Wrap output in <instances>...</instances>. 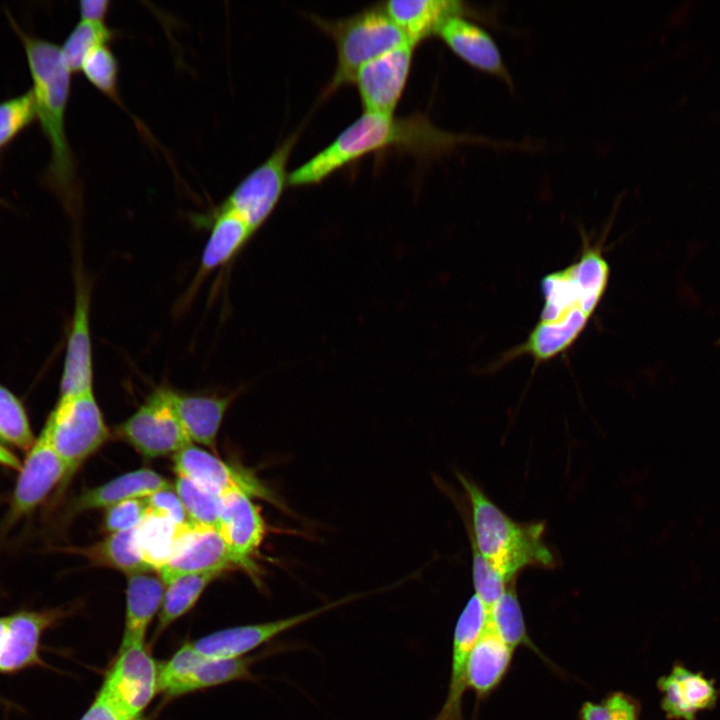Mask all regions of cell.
<instances>
[{
    "instance_id": "6da1fadb",
    "label": "cell",
    "mask_w": 720,
    "mask_h": 720,
    "mask_svg": "<svg viewBox=\"0 0 720 720\" xmlns=\"http://www.w3.org/2000/svg\"><path fill=\"white\" fill-rule=\"evenodd\" d=\"M578 258L546 274L540 281L543 306L527 339L501 360L527 355L536 365L569 350L578 340L602 298L610 278V265L599 243L583 239Z\"/></svg>"
},
{
    "instance_id": "7a4b0ae2",
    "label": "cell",
    "mask_w": 720,
    "mask_h": 720,
    "mask_svg": "<svg viewBox=\"0 0 720 720\" xmlns=\"http://www.w3.org/2000/svg\"><path fill=\"white\" fill-rule=\"evenodd\" d=\"M474 140L479 141L439 129L422 114L394 117L364 112L328 146L290 172L289 184H319L343 167L378 152L394 150L432 160Z\"/></svg>"
},
{
    "instance_id": "3957f363",
    "label": "cell",
    "mask_w": 720,
    "mask_h": 720,
    "mask_svg": "<svg viewBox=\"0 0 720 720\" xmlns=\"http://www.w3.org/2000/svg\"><path fill=\"white\" fill-rule=\"evenodd\" d=\"M6 14L25 52L36 119L50 146L45 180L65 204L73 205L79 196V183L65 126L72 73L58 45L27 33L9 12Z\"/></svg>"
},
{
    "instance_id": "277c9868",
    "label": "cell",
    "mask_w": 720,
    "mask_h": 720,
    "mask_svg": "<svg viewBox=\"0 0 720 720\" xmlns=\"http://www.w3.org/2000/svg\"><path fill=\"white\" fill-rule=\"evenodd\" d=\"M456 475L471 507L470 543L507 583L525 568L557 566L556 555L544 541V522L514 521L474 481Z\"/></svg>"
},
{
    "instance_id": "5b68a950",
    "label": "cell",
    "mask_w": 720,
    "mask_h": 720,
    "mask_svg": "<svg viewBox=\"0 0 720 720\" xmlns=\"http://www.w3.org/2000/svg\"><path fill=\"white\" fill-rule=\"evenodd\" d=\"M311 18L330 36L336 47V68L325 96L354 82L358 70L366 63L390 50L411 43L386 14L382 5L369 7L352 16L336 20L317 16Z\"/></svg>"
},
{
    "instance_id": "8992f818",
    "label": "cell",
    "mask_w": 720,
    "mask_h": 720,
    "mask_svg": "<svg viewBox=\"0 0 720 720\" xmlns=\"http://www.w3.org/2000/svg\"><path fill=\"white\" fill-rule=\"evenodd\" d=\"M42 432L66 467L61 492L78 468L110 437L93 391L59 398Z\"/></svg>"
},
{
    "instance_id": "52a82bcc",
    "label": "cell",
    "mask_w": 720,
    "mask_h": 720,
    "mask_svg": "<svg viewBox=\"0 0 720 720\" xmlns=\"http://www.w3.org/2000/svg\"><path fill=\"white\" fill-rule=\"evenodd\" d=\"M298 135L295 132L278 145L220 204L236 213L253 231L271 215L289 184L288 161Z\"/></svg>"
},
{
    "instance_id": "ba28073f",
    "label": "cell",
    "mask_w": 720,
    "mask_h": 720,
    "mask_svg": "<svg viewBox=\"0 0 720 720\" xmlns=\"http://www.w3.org/2000/svg\"><path fill=\"white\" fill-rule=\"evenodd\" d=\"M116 433L141 455L156 458L176 454L191 445L178 421L168 396V388L155 389Z\"/></svg>"
},
{
    "instance_id": "9c48e42d",
    "label": "cell",
    "mask_w": 720,
    "mask_h": 720,
    "mask_svg": "<svg viewBox=\"0 0 720 720\" xmlns=\"http://www.w3.org/2000/svg\"><path fill=\"white\" fill-rule=\"evenodd\" d=\"M253 658L211 659L187 642L158 666V690L176 697L250 677Z\"/></svg>"
},
{
    "instance_id": "30bf717a",
    "label": "cell",
    "mask_w": 720,
    "mask_h": 720,
    "mask_svg": "<svg viewBox=\"0 0 720 720\" xmlns=\"http://www.w3.org/2000/svg\"><path fill=\"white\" fill-rule=\"evenodd\" d=\"M100 691L131 717L142 712L158 691V664L145 641L122 642Z\"/></svg>"
},
{
    "instance_id": "8fae6325",
    "label": "cell",
    "mask_w": 720,
    "mask_h": 720,
    "mask_svg": "<svg viewBox=\"0 0 720 720\" xmlns=\"http://www.w3.org/2000/svg\"><path fill=\"white\" fill-rule=\"evenodd\" d=\"M253 497L232 491L221 496L217 530L228 546L237 568L245 570L261 585L260 569L255 561L266 535V524Z\"/></svg>"
},
{
    "instance_id": "7c38bea8",
    "label": "cell",
    "mask_w": 720,
    "mask_h": 720,
    "mask_svg": "<svg viewBox=\"0 0 720 720\" xmlns=\"http://www.w3.org/2000/svg\"><path fill=\"white\" fill-rule=\"evenodd\" d=\"M65 476V464L41 431L21 466L2 528L9 529L31 513L56 486L62 485Z\"/></svg>"
},
{
    "instance_id": "4fadbf2b",
    "label": "cell",
    "mask_w": 720,
    "mask_h": 720,
    "mask_svg": "<svg viewBox=\"0 0 720 720\" xmlns=\"http://www.w3.org/2000/svg\"><path fill=\"white\" fill-rule=\"evenodd\" d=\"M366 595L367 593L351 594L318 608L287 618L226 628L197 639L192 642V644L194 648L206 658H240L246 653L274 639L281 633Z\"/></svg>"
},
{
    "instance_id": "5bb4252c",
    "label": "cell",
    "mask_w": 720,
    "mask_h": 720,
    "mask_svg": "<svg viewBox=\"0 0 720 720\" xmlns=\"http://www.w3.org/2000/svg\"><path fill=\"white\" fill-rule=\"evenodd\" d=\"M415 47L404 44L358 70L353 83L365 113L393 116L408 81Z\"/></svg>"
},
{
    "instance_id": "9a60e30c",
    "label": "cell",
    "mask_w": 720,
    "mask_h": 720,
    "mask_svg": "<svg viewBox=\"0 0 720 720\" xmlns=\"http://www.w3.org/2000/svg\"><path fill=\"white\" fill-rule=\"evenodd\" d=\"M173 461L177 475L191 479L215 495L240 491L283 508L253 473L226 464L201 448L190 445L176 453Z\"/></svg>"
},
{
    "instance_id": "2e32d148",
    "label": "cell",
    "mask_w": 720,
    "mask_h": 720,
    "mask_svg": "<svg viewBox=\"0 0 720 720\" xmlns=\"http://www.w3.org/2000/svg\"><path fill=\"white\" fill-rule=\"evenodd\" d=\"M68 614L66 608H47L21 609L6 615L0 673L14 674L31 667L46 666L40 652L42 638Z\"/></svg>"
},
{
    "instance_id": "e0dca14e",
    "label": "cell",
    "mask_w": 720,
    "mask_h": 720,
    "mask_svg": "<svg viewBox=\"0 0 720 720\" xmlns=\"http://www.w3.org/2000/svg\"><path fill=\"white\" fill-rule=\"evenodd\" d=\"M237 567L216 528L187 523L171 558L156 572L164 584L196 573H220Z\"/></svg>"
},
{
    "instance_id": "ac0fdd59",
    "label": "cell",
    "mask_w": 720,
    "mask_h": 720,
    "mask_svg": "<svg viewBox=\"0 0 720 720\" xmlns=\"http://www.w3.org/2000/svg\"><path fill=\"white\" fill-rule=\"evenodd\" d=\"M76 292L71 328L68 335L63 370L60 379V397H72L93 391V363L90 335V294L80 277Z\"/></svg>"
},
{
    "instance_id": "d6986e66",
    "label": "cell",
    "mask_w": 720,
    "mask_h": 720,
    "mask_svg": "<svg viewBox=\"0 0 720 720\" xmlns=\"http://www.w3.org/2000/svg\"><path fill=\"white\" fill-rule=\"evenodd\" d=\"M488 618V609L474 594L455 625L448 692L434 720H463L462 700L467 689V667L474 644Z\"/></svg>"
},
{
    "instance_id": "ffe728a7",
    "label": "cell",
    "mask_w": 720,
    "mask_h": 720,
    "mask_svg": "<svg viewBox=\"0 0 720 720\" xmlns=\"http://www.w3.org/2000/svg\"><path fill=\"white\" fill-rule=\"evenodd\" d=\"M657 687L661 708L671 720H696L700 712L715 706L719 694L713 680L679 664L658 679Z\"/></svg>"
},
{
    "instance_id": "44dd1931",
    "label": "cell",
    "mask_w": 720,
    "mask_h": 720,
    "mask_svg": "<svg viewBox=\"0 0 720 720\" xmlns=\"http://www.w3.org/2000/svg\"><path fill=\"white\" fill-rule=\"evenodd\" d=\"M437 35L465 63L512 86L511 76L497 44L481 26L463 16H456L449 19Z\"/></svg>"
},
{
    "instance_id": "7402d4cb",
    "label": "cell",
    "mask_w": 720,
    "mask_h": 720,
    "mask_svg": "<svg viewBox=\"0 0 720 720\" xmlns=\"http://www.w3.org/2000/svg\"><path fill=\"white\" fill-rule=\"evenodd\" d=\"M382 8L416 46L437 35L449 19L463 16L466 10L457 0H391L382 3Z\"/></svg>"
},
{
    "instance_id": "603a6c76",
    "label": "cell",
    "mask_w": 720,
    "mask_h": 720,
    "mask_svg": "<svg viewBox=\"0 0 720 720\" xmlns=\"http://www.w3.org/2000/svg\"><path fill=\"white\" fill-rule=\"evenodd\" d=\"M512 650L487 621L474 644L467 667V688L478 701L487 698L503 681L513 659Z\"/></svg>"
},
{
    "instance_id": "cb8c5ba5",
    "label": "cell",
    "mask_w": 720,
    "mask_h": 720,
    "mask_svg": "<svg viewBox=\"0 0 720 720\" xmlns=\"http://www.w3.org/2000/svg\"><path fill=\"white\" fill-rule=\"evenodd\" d=\"M169 401L191 441L214 449L216 438L233 396H204L168 388Z\"/></svg>"
},
{
    "instance_id": "d4e9b609",
    "label": "cell",
    "mask_w": 720,
    "mask_h": 720,
    "mask_svg": "<svg viewBox=\"0 0 720 720\" xmlns=\"http://www.w3.org/2000/svg\"><path fill=\"white\" fill-rule=\"evenodd\" d=\"M169 487V482L151 469L143 468L125 473L105 484L83 491L68 505L66 519L84 511L108 508L124 500L145 498Z\"/></svg>"
},
{
    "instance_id": "484cf974",
    "label": "cell",
    "mask_w": 720,
    "mask_h": 720,
    "mask_svg": "<svg viewBox=\"0 0 720 720\" xmlns=\"http://www.w3.org/2000/svg\"><path fill=\"white\" fill-rule=\"evenodd\" d=\"M196 218L197 224H209L211 228L198 271V277H201L232 260L253 230L236 213L220 205Z\"/></svg>"
},
{
    "instance_id": "4316f807",
    "label": "cell",
    "mask_w": 720,
    "mask_h": 720,
    "mask_svg": "<svg viewBox=\"0 0 720 720\" xmlns=\"http://www.w3.org/2000/svg\"><path fill=\"white\" fill-rule=\"evenodd\" d=\"M164 585L160 577L149 573L128 576L122 642L145 641L147 628L161 607Z\"/></svg>"
},
{
    "instance_id": "83f0119b",
    "label": "cell",
    "mask_w": 720,
    "mask_h": 720,
    "mask_svg": "<svg viewBox=\"0 0 720 720\" xmlns=\"http://www.w3.org/2000/svg\"><path fill=\"white\" fill-rule=\"evenodd\" d=\"M134 530L111 533L88 547H70L65 550L86 557L94 565L117 569L125 574L150 573L153 570L141 557L134 539Z\"/></svg>"
},
{
    "instance_id": "f1b7e54d",
    "label": "cell",
    "mask_w": 720,
    "mask_h": 720,
    "mask_svg": "<svg viewBox=\"0 0 720 720\" xmlns=\"http://www.w3.org/2000/svg\"><path fill=\"white\" fill-rule=\"evenodd\" d=\"M186 524H175L165 517L148 511L135 528L136 547L153 571L157 572L171 558Z\"/></svg>"
},
{
    "instance_id": "f546056e",
    "label": "cell",
    "mask_w": 720,
    "mask_h": 720,
    "mask_svg": "<svg viewBox=\"0 0 720 720\" xmlns=\"http://www.w3.org/2000/svg\"><path fill=\"white\" fill-rule=\"evenodd\" d=\"M220 573L186 574L171 580L164 590L156 632L159 634L186 614L198 601L205 588Z\"/></svg>"
},
{
    "instance_id": "4dcf8cb0",
    "label": "cell",
    "mask_w": 720,
    "mask_h": 720,
    "mask_svg": "<svg viewBox=\"0 0 720 720\" xmlns=\"http://www.w3.org/2000/svg\"><path fill=\"white\" fill-rule=\"evenodd\" d=\"M488 621L498 636L512 649L525 646L541 655L529 637L522 609L518 600L515 580L501 597L489 608Z\"/></svg>"
},
{
    "instance_id": "1f68e13d",
    "label": "cell",
    "mask_w": 720,
    "mask_h": 720,
    "mask_svg": "<svg viewBox=\"0 0 720 720\" xmlns=\"http://www.w3.org/2000/svg\"><path fill=\"white\" fill-rule=\"evenodd\" d=\"M116 32L105 23L80 20L67 35L60 47L63 59L70 72L77 73L86 56L95 48L109 44Z\"/></svg>"
},
{
    "instance_id": "d6a6232c",
    "label": "cell",
    "mask_w": 720,
    "mask_h": 720,
    "mask_svg": "<svg viewBox=\"0 0 720 720\" xmlns=\"http://www.w3.org/2000/svg\"><path fill=\"white\" fill-rule=\"evenodd\" d=\"M175 492L180 498L190 523L216 528L221 510V496L202 488L191 479L178 475Z\"/></svg>"
},
{
    "instance_id": "836d02e7",
    "label": "cell",
    "mask_w": 720,
    "mask_h": 720,
    "mask_svg": "<svg viewBox=\"0 0 720 720\" xmlns=\"http://www.w3.org/2000/svg\"><path fill=\"white\" fill-rule=\"evenodd\" d=\"M0 442L29 450L35 438L22 402L0 384Z\"/></svg>"
},
{
    "instance_id": "e575fe53",
    "label": "cell",
    "mask_w": 720,
    "mask_h": 720,
    "mask_svg": "<svg viewBox=\"0 0 720 720\" xmlns=\"http://www.w3.org/2000/svg\"><path fill=\"white\" fill-rule=\"evenodd\" d=\"M81 71L96 89L118 101L119 63L108 44L92 50L84 59Z\"/></svg>"
},
{
    "instance_id": "d590c367",
    "label": "cell",
    "mask_w": 720,
    "mask_h": 720,
    "mask_svg": "<svg viewBox=\"0 0 720 720\" xmlns=\"http://www.w3.org/2000/svg\"><path fill=\"white\" fill-rule=\"evenodd\" d=\"M34 120H36V110L31 89L0 101V150L11 143Z\"/></svg>"
},
{
    "instance_id": "8d00e7d4",
    "label": "cell",
    "mask_w": 720,
    "mask_h": 720,
    "mask_svg": "<svg viewBox=\"0 0 720 720\" xmlns=\"http://www.w3.org/2000/svg\"><path fill=\"white\" fill-rule=\"evenodd\" d=\"M472 549V578L475 595L485 607L489 608L501 597L510 583H507L493 567L479 554L476 547Z\"/></svg>"
},
{
    "instance_id": "74e56055",
    "label": "cell",
    "mask_w": 720,
    "mask_h": 720,
    "mask_svg": "<svg viewBox=\"0 0 720 720\" xmlns=\"http://www.w3.org/2000/svg\"><path fill=\"white\" fill-rule=\"evenodd\" d=\"M148 512L144 498H133L116 503L108 508L103 519L107 532L116 533L135 529Z\"/></svg>"
},
{
    "instance_id": "f35d334b",
    "label": "cell",
    "mask_w": 720,
    "mask_h": 720,
    "mask_svg": "<svg viewBox=\"0 0 720 720\" xmlns=\"http://www.w3.org/2000/svg\"><path fill=\"white\" fill-rule=\"evenodd\" d=\"M148 511L178 525L189 522L183 504L171 487L158 490L144 498Z\"/></svg>"
},
{
    "instance_id": "ab89813d",
    "label": "cell",
    "mask_w": 720,
    "mask_h": 720,
    "mask_svg": "<svg viewBox=\"0 0 720 720\" xmlns=\"http://www.w3.org/2000/svg\"><path fill=\"white\" fill-rule=\"evenodd\" d=\"M79 720H146L143 716L131 717L99 690L95 699Z\"/></svg>"
},
{
    "instance_id": "60d3db41",
    "label": "cell",
    "mask_w": 720,
    "mask_h": 720,
    "mask_svg": "<svg viewBox=\"0 0 720 720\" xmlns=\"http://www.w3.org/2000/svg\"><path fill=\"white\" fill-rule=\"evenodd\" d=\"M604 702L609 708L608 720H641V707L632 696L615 691L608 694Z\"/></svg>"
},
{
    "instance_id": "b9f144b4",
    "label": "cell",
    "mask_w": 720,
    "mask_h": 720,
    "mask_svg": "<svg viewBox=\"0 0 720 720\" xmlns=\"http://www.w3.org/2000/svg\"><path fill=\"white\" fill-rule=\"evenodd\" d=\"M79 14L82 21L105 23V17L110 9L109 0H84L78 3Z\"/></svg>"
},
{
    "instance_id": "7bdbcfd3",
    "label": "cell",
    "mask_w": 720,
    "mask_h": 720,
    "mask_svg": "<svg viewBox=\"0 0 720 720\" xmlns=\"http://www.w3.org/2000/svg\"><path fill=\"white\" fill-rule=\"evenodd\" d=\"M0 465L19 472L22 463L12 451L0 443Z\"/></svg>"
},
{
    "instance_id": "ee69618b",
    "label": "cell",
    "mask_w": 720,
    "mask_h": 720,
    "mask_svg": "<svg viewBox=\"0 0 720 720\" xmlns=\"http://www.w3.org/2000/svg\"><path fill=\"white\" fill-rule=\"evenodd\" d=\"M5 632H6V619L5 616L0 617V656L3 650L4 646V640H5Z\"/></svg>"
},
{
    "instance_id": "f6af8a7d",
    "label": "cell",
    "mask_w": 720,
    "mask_h": 720,
    "mask_svg": "<svg viewBox=\"0 0 720 720\" xmlns=\"http://www.w3.org/2000/svg\"><path fill=\"white\" fill-rule=\"evenodd\" d=\"M0 204H6L5 201L0 197Z\"/></svg>"
},
{
    "instance_id": "bcb514c9",
    "label": "cell",
    "mask_w": 720,
    "mask_h": 720,
    "mask_svg": "<svg viewBox=\"0 0 720 720\" xmlns=\"http://www.w3.org/2000/svg\"><path fill=\"white\" fill-rule=\"evenodd\" d=\"M1 443V442H0Z\"/></svg>"
}]
</instances>
